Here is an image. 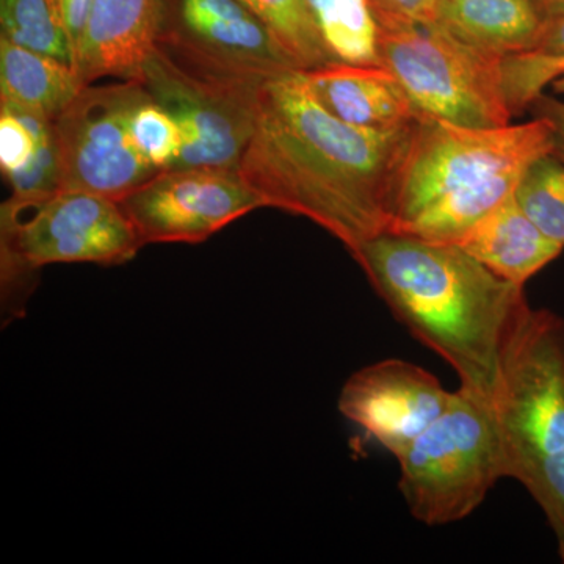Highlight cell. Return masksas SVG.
Listing matches in <instances>:
<instances>
[{
	"instance_id": "1",
	"label": "cell",
	"mask_w": 564,
	"mask_h": 564,
	"mask_svg": "<svg viewBox=\"0 0 564 564\" xmlns=\"http://www.w3.org/2000/svg\"><path fill=\"white\" fill-rule=\"evenodd\" d=\"M413 129L364 131L307 90L303 70L263 85L239 170L263 207L314 221L355 254L388 232L397 173Z\"/></svg>"
},
{
	"instance_id": "2",
	"label": "cell",
	"mask_w": 564,
	"mask_h": 564,
	"mask_svg": "<svg viewBox=\"0 0 564 564\" xmlns=\"http://www.w3.org/2000/svg\"><path fill=\"white\" fill-rule=\"evenodd\" d=\"M393 315L492 400L508 345L530 311L524 288L456 243L384 232L352 254Z\"/></svg>"
},
{
	"instance_id": "3",
	"label": "cell",
	"mask_w": 564,
	"mask_h": 564,
	"mask_svg": "<svg viewBox=\"0 0 564 564\" xmlns=\"http://www.w3.org/2000/svg\"><path fill=\"white\" fill-rule=\"evenodd\" d=\"M551 152L554 133L543 118L485 129L421 117L397 173L388 232L458 243Z\"/></svg>"
},
{
	"instance_id": "4",
	"label": "cell",
	"mask_w": 564,
	"mask_h": 564,
	"mask_svg": "<svg viewBox=\"0 0 564 564\" xmlns=\"http://www.w3.org/2000/svg\"><path fill=\"white\" fill-rule=\"evenodd\" d=\"M507 477L524 485L564 563V318L530 307L492 395Z\"/></svg>"
},
{
	"instance_id": "5",
	"label": "cell",
	"mask_w": 564,
	"mask_h": 564,
	"mask_svg": "<svg viewBox=\"0 0 564 564\" xmlns=\"http://www.w3.org/2000/svg\"><path fill=\"white\" fill-rule=\"evenodd\" d=\"M141 247L121 204L107 196L69 188L33 198L10 196L0 207L3 321L21 317L33 276L43 267L121 265Z\"/></svg>"
},
{
	"instance_id": "6",
	"label": "cell",
	"mask_w": 564,
	"mask_h": 564,
	"mask_svg": "<svg viewBox=\"0 0 564 564\" xmlns=\"http://www.w3.org/2000/svg\"><path fill=\"white\" fill-rule=\"evenodd\" d=\"M399 489L415 521L454 524L507 478L492 400L459 386L443 414L395 456Z\"/></svg>"
},
{
	"instance_id": "7",
	"label": "cell",
	"mask_w": 564,
	"mask_h": 564,
	"mask_svg": "<svg viewBox=\"0 0 564 564\" xmlns=\"http://www.w3.org/2000/svg\"><path fill=\"white\" fill-rule=\"evenodd\" d=\"M269 80L159 39L140 82L180 124L182 151L172 170L239 169Z\"/></svg>"
},
{
	"instance_id": "8",
	"label": "cell",
	"mask_w": 564,
	"mask_h": 564,
	"mask_svg": "<svg viewBox=\"0 0 564 564\" xmlns=\"http://www.w3.org/2000/svg\"><path fill=\"white\" fill-rule=\"evenodd\" d=\"M377 28L378 63L395 77L422 117L466 128L511 124L503 57L470 46L437 22Z\"/></svg>"
},
{
	"instance_id": "9",
	"label": "cell",
	"mask_w": 564,
	"mask_h": 564,
	"mask_svg": "<svg viewBox=\"0 0 564 564\" xmlns=\"http://www.w3.org/2000/svg\"><path fill=\"white\" fill-rule=\"evenodd\" d=\"M147 96L140 80L88 85L55 118L62 188L120 203L159 173L141 159L129 129Z\"/></svg>"
},
{
	"instance_id": "10",
	"label": "cell",
	"mask_w": 564,
	"mask_h": 564,
	"mask_svg": "<svg viewBox=\"0 0 564 564\" xmlns=\"http://www.w3.org/2000/svg\"><path fill=\"white\" fill-rule=\"evenodd\" d=\"M120 204L143 245L202 243L263 207L239 169L166 170Z\"/></svg>"
},
{
	"instance_id": "11",
	"label": "cell",
	"mask_w": 564,
	"mask_h": 564,
	"mask_svg": "<svg viewBox=\"0 0 564 564\" xmlns=\"http://www.w3.org/2000/svg\"><path fill=\"white\" fill-rule=\"evenodd\" d=\"M159 39L214 65L263 79L300 69L243 0H165Z\"/></svg>"
},
{
	"instance_id": "12",
	"label": "cell",
	"mask_w": 564,
	"mask_h": 564,
	"mask_svg": "<svg viewBox=\"0 0 564 564\" xmlns=\"http://www.w3.org/2000/svg\"><path fill=\"white\" fill-rule=\"evenodd\" d=\"M434 375L402 359L364 367L345 381L339 411L375 443L399 456L451 402Z\"/></svg>"
},
{
	"instance_id": "13",
	"label": "cell",
	"mask_w": 564,
	"mask_h": 564,
	"mask_svg": "<svg viewBox=\"0 0 564 564\" xmlns=\"http://www.w3.org/2000/svg\"><path fill=\"white\" fill-rule=\"evenodd\" d=\"M165 0H95L76 70L85 87L104 77L140 80L161 36Z\"/></svg>"
},
{
	"instance_id": "14",
	"label": "cell",
	"mask_w": 564,
	"mask_h": 564,
	"mask_svg": "<svg viewBox=\"0 0 564 564\" xmlns=\"http://www.w3.org/2000/svg\"><path fill=\"white\" fill-rule=\"evenodd\" d=\"M303 79L323 109L364 131H408L422 117L395 77L380 65L337 62L303 70Z\"/></svg>"
},
{
	"instance_id": "15",
	"label": "cell",
	"mask_w": 564,
	"mask_h": 564,
	"mask_svg": "<svg viewBox=\"0 0 564 564\" xmlns=\"http://www.w3.org/2000/svg\"><path fill=\"white\" fill-rule=\"evenodd\" d=\"M456 245L521 288L564 250L530 220L514 195L489 212Z\"/></svg>"
},
{
	"instance_id": "16",
	"label": "cell",
	"mask_w": 564,
	"mask_h": 564,
	"mask_svg": "<svg viewBox=\"0 0 564 564\" xmlns=\"http://www.w3.org/2000/svg\"><path fill=\"white\" fill-rule=\"evenodd\" d=\"M547 21L533 0H443L436 22L470 46L507 57L533 50Z\"/></svg>"
},
{
	"instance_id": "17",
	"label": "cell",
	"mask_w": 564,
	"mask_h": 564,
	"mask_svg": "<svg viewBox=\"0 0 564 564\" xmlns=\"http://www.w3.org/2000/svg\"><path fill=\"white\" fill-rule=\"evenodd\" d=\"M0 170L11 196L33 198L61 191L54 121L0 104Z\"/></svg>"
},
{
	"instance_id": "18",
	"label": "cell",
	"mask_w": 564,
	"mask_h": 564,
	"mask_svg": "<svg viewBox=\"0 0 564 564\" xmlns=\"http://www.w3.org/2000/svg\"><path fill=\"white\" fill-rule=\"evenodd\" d=\"M84 88L69 63L0 39V104L54 121Z\"/></svg>"
},
{
	"instance_id": "19",
	"label": "cell",
	"mask_w": 564,
	"mask_h": 564,
	"mask_svg": "<svg viewBox=\"0 0 564 564\" xmlns=\"http://www.w3.org/2000/svg\"><path fill=\"white\" fill-rule=\"evenodd\" d=\"M323 46L334 62L378 63V28L367 0H304Z\"/></svg>"
},
{
	"instance_id": "20",
	"label": "cell",
	"mask_w": 564,
	"mask_h": 564,
	"mask_svg": "<svg viewBox=\"0 0 564 564\" xmlns=\"http://www.w3.org/2000/svg\"><path fill=\"white\" fill-rule=\"evenodd\" d=\"M0 39L70 65L61 0H0Z\"/></svg>"
},
{
	"instance_id": "21",
	"label": "cell",
	"mask_w": 564,
	"mask_h": 564,
	"mask_svg": "<svg viewBox=\"0 0 564 564\" xmlns=\"http://www.w3.org/2000/svg\"><path fill=\"white\" fill-rule=\"evenodd\" d=\"M272 29L282 47L302 70L322 68L337 63L333 61L313 20L304 7V0H243Z\"/></svg>"
},
{
	"instance_id": "22",
	"label": "cell",
	"mask_w": 564,
	"mask_h": 564,
	"mask_svg": "<svg viewBox=\"0 0 564 564\" xmlns=\"http://www.w3.org/2000/svg\"><path fill=\"white\" fill-rule=\"evenodd\" d=\"M516 202L554 242L564 247V162L554 152L527 169L514 192Z\"/></svg>"
},
{
	"instance_id": "23",
	"label": "cell",
	"mask_w": 564,
	"mask_h": 564,
	"mask_svg": "<svg viewBox=\"0 0 564 564\" xmlns=\"http://www.w3.org/2000/svg\"><path fill=\"white\" fill-rule=\"evenodd\" d=\"M129 129L133 147L155 172H166L176 165L182 151L180 124L150 93L133 110Z\"/></svg>"
},
{
	"instance_id": "24",
	"label": "cell",
	"mask_w": 564,
	"mask_h": 564,
	"mask_svg": "<svg viewBox=\"0 0 564 564\" xmlns=\"http://www.w3.org/2000/svg\"><path fill=\"white\" fill-rule=\"evenodd\" d=\"M380 28L403 24H434L443 0H367Z\"/></svg>"
},
{
	"instance_id": "25",
	"label": "cell",
	"mask_w": 564,
	"mask_h": 564,
	"mask_svg": "<svg viewBox=\"0 0 564 564\" xmlns=\"http://www.w3.org/2000/svg\"><path fill=\"white\" fill-rule=\"evenodd\" d=\"M61 6L63 25L68 39L70 66L76 69L95 0H61Z\"/></svg>"
},
{
	"instance_id": "26",
	"label": "cell",
	"mask_w": 564,
	"mask_h": 564,
	"mask_svg": "<svg viewBox=\"0 0 564 564\" xmlns=\"http://www.w3.org/2000/svg\"><path fill=\"white\" fill-rule=\"evenodd\" d=\"M534 118H543L551 124L554 133V154L564 162V101L541 95L529 109Z\"/></svg>"
},
{
	"instance_id": "27",
	"label": "cell",
	"mask_w": 564,
	"mask_h": 564,
	"mask_svg": "<svg viewBox=\"0 0 564 564\" xmlns=\"http://www.w3.org/2000/svg\"><path fill=\"white\" fill-rule=\"evenodd\" d=\"M533 2L547 20L564 14V0H533Z\"/></svg>"
},
{
	"instance_id": "28",
	"label": "cell",
	"mask_w": 564,
	"mask_h": 564,
	"mask_svg": "<svg viewBox=\"0 0 564 564\" xmlns=\"http://www.w3.org/2000/svg\"><path fill=\"white\" fill-rule=\"evenodd\" d=\"M552 87H554V90L560 93V95H564V73L562 76L556 77V79L552 82Z\"/></svg>"
}]
</instances>
